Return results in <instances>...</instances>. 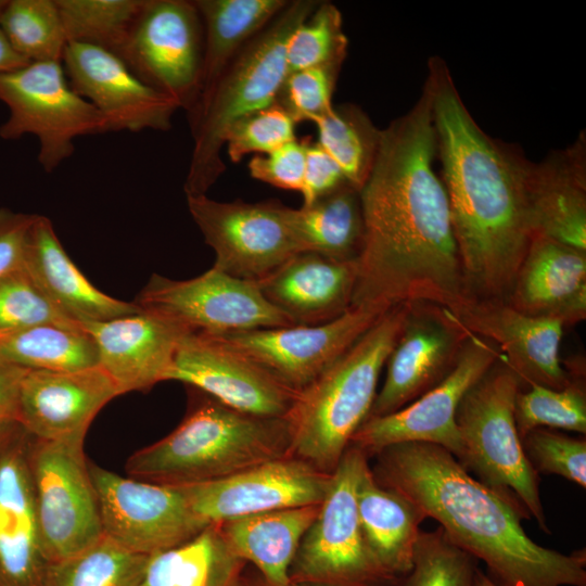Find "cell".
Returning <instances> with one entry per match:
<instances>
[{"instance_id":"obj_1","label":"cell","mask_w":586,"mask_h":586,"mask_svg":"<svg viewBox=\"0 0 586 586\" xmlns=\"http://www.w3.org/2000/svg\"><path fill=\"white\" fill-rule=\"evenodd\" d=\"M436 133L428 88L381 130L359 190L365 224L352 307L426 302L453 309L467 298L447 193L434 170Z\"/></svg>"},{"instance_id":"obj_2","label":"cell","mask_w":586,"mask_h":586,"mask_svg":"<svg viewBox=\"0 0 586 586\" xmlns=\"http://www.w3.org/2000/svg\"><path fill=\"white\" fill-rule=\"evenodd\" d=\"M428 69L424 86L467 297L507 301L534 237L530 161L482 130L442 58H430Z\"/></svg>"},{"instance_id":"obj_3","label":"cell","mask_w":586,"mask_h":586,"mask_svg":"<svg viewBox=\"0 0 586 586\" xmlns=\"http://www.w3.org/2000/svg\"><path fill=\"white\" fill-rule=\"evenodd\" d=\"M374 479L415 502L460 549L483 561L497 586H586L585 549L545 548L524 532L515 500L473 477L445 448L400 443L377 455Z\"/></svg>"},{"instance_id":"obj_4","label":"cell","mask_w":586,"mask_h":586,"mask_svg":"<svg viewBox=\"0 0 586 586\" xmlns=\"http://www.w3.org/2000/svg\"><path fill=\"white\" fill-rule=\"evenodd\" d=\"M289 448L284 418L244 413L206 395L168 435L135 451L125 470L140 481L188 486L290 456Z\"/></svg>"},{"instance_id":"obj_5","label":"cell","mask_w":586,"mask_h":586,"mask_svg":"<svg viewBox=\"0 0 586 586\" xmlns=\"http://www.w3.org/2000/svg\"><path fill=\"white\" fill-rule=\"evenodd\" d=\"M409 304L388 308L321 375L298 392L284 420L289 455L332 474L369 417L380 373L404 328Z\"/></svg>"},{"instance_id":"obj_6","label":"cell","mask_w":586,"mask_h":586,"mask_svg":"<svg viewBox=\"0 0 586 586\" xmlns=\"http://www.w3.org/2000/svg\"><path fill=\"white\" fill-rule=\"evenodd\" d=\"M320 1L295 0L230 61L188 113L193 149L186 196L206 194L225 171L221 158L229 128L239 119L277 103L288 76L286 42Z\"/></svg>"},{"instance_id":"obj_7","label":"cell","mask_w":586,"mask_h":586,"mask_svg":"<svg viewBox=\"0 0 586 586\" xmlns=\"http://www.w3.org/2000/svg\"><path fill=\"white\" fill-rule=\"evenodd\" d=\"M521 384L500 356L467 392L456 417L463 445L459 462L480 482L518 501L549 533L538 473L525 456L515 425L514 400Z\"/></svg>"},{"instance_id":"obj_8","label":"cell","mask_w":586,"mask_h":586,"mask_svg":"<svg viewBox=\"0 0 586 586\" xmlns=\"http://www.w3.org/2000/svg\"><path fill=\"white\" fill-rule=\"evenodd\" d=\"M368 457L349 446L332 473L318 515L304 534L289 570L304 586H393L365 543L356 489Z\"/></svg>"},{"instance_id":"obj_9","label":"cell","mask_w":586,"mask_h":586,"mask_svg":"<svg viewBox=\"0 0 586 586\" xmlns=\"http://www.w3.org/2000/svg\"><path fill=\"white\" fill-rule=\"evenodd\" d=\"M0 101L9 109L0 137L35 136L46 173L74 154L78 137L109 132L101 113L71 87L62 62H30L0 72Z\"/></svg>"},{"instance_id":"obj_10","label":"cell","mask_w":586,"mask_h":586,"mask_svg":"<svg viewBox=\"0 0 586 586\" xmlns=\"http://www.w3.org/2000/svg\"><path fill=\"white\" fill-rule=\"evenodd\" d=\"M28 463L48 561L66 560L95 544L104 534L84 442L30 435Z\"/></svg>"},{"instance_id":"obj_11","label":"cell","mask_w":586,"mask_h":586,"mask_svg":"<svg viewBox=\"0 0 586 586\" xmlns=\"http://www.w3.org/2000/svg\"><path fill=\"white\" fill-rule=\"evenodd\" d=\"M133 303L188 333L221 335L294 326L264 297L256 282L214 266L189 280L153 273Z\"/></svg>"},{"instance_id":"obj_12","label":"cell","mask_w":586,"mask_h":586,"mask_svg":"<svg viewBox=\"0 0 586 586\" xmlns=\"http://www.w3.org/2000/svg\"><path fill=\"white\" fill-rule=\"evenodd\" d=\"M203 49V24L193 1L144 0L117 56L189 113L201 91Z\"/></svg>"},{"instance_id":"obj_13","label":"cell","mask_w":586,"mask_h":586,"mask_svg":"<svg viewBox=\"0 0 586 586\" xmlns=\"http://www.w3.org/2000/svg\"><path fill=\"white\" fill-rule=\"evenodd\" d=\"M500 356L495 344L471 333L454 368L440 383L395 412L368 417L349 446L369 458L395 444L429 443L445 448L460 461L463 445L456 419L459 405Z\"/></svg>"},{"instance_id":"obj_14","label":"cell","mask_w":586,"mask_h":586,"mask_svg":"<svg viewBox=\"0 0 586 586\" xmlns=\"http://www.w3.org/2000/svg\"><path fill=\"white\" fill-rule=\"evenodd\" d=\"M187 205L216 254L214 267L232 277L256 282L302 252L290 207L278 201L218 202L202 194L187 196Z\"/></svg>"},{"instance_id":"obj_15","label":"cell","mask_w":586,"mask_h":586,"mask_svg":"<svg viewBox=\"0 0 586 586\" xmlns=\"http://www.w3.org/2000/svg\"><path fill=\"white\" fill-rule=\"evenodd\" d=\"M89 470L103 534L131 552L150 556L179 546L209 525L180 487L124 477L91 462Z\"/></svg>"},{"instance_id":"obj_16","label":"cell","mask_w":586,"mask_h":586,"mask_svg":"<svg viewBox=\"0 0 586 586\" xmlns=\"http://www.w3.org/2000/svg\"><path fill=\"white\" fill-rule=\"evenodd\" d=\"M386 310L351 307L340 317L320 324L255 329L215 336L298 393L321 375Z\"/></svg>"},{"instance_id":"obj_17","label":"cell","mask_w":586,"mask_h":586,"mask_svg":"<svg viewBox=\"0 0 586 586\" xmlns=\"http://www.w3.org/2000/svg\"><path fill=\"white\" fill-rule=\"evenodd\" d=\"M470 334L448 308L410 303L369 417L395 412L440 383L454 368Z\"/></svg>"},{"instance_id":"obj_18","label":"cell","mask_w":586,"mask_h":586,"mask_svg":"<svg viewBox=\"0 0 586 586\" xmlns=\"http://www.w3.org/2000/svg\"><path fill=\"white\" fill-rule=\"evenodd\" d=\"M167 381L186 383L238 411L284 418L297 392L219 337L184 333Z\"/></svg>"},{"instance_id":"obj_19","label":"cell","mask_w":586,"mask_h":586,"mask_svg":"<svg viewBox=\"0 0 586 586\" xmlns=\"http://www.w3.org/2000/svg\"><path fill=\"white\" fill-rule=\"evenodd\" d=\"M331 481L332 474L286 456L222 480L177 487L183 492L193 512L211 524L273 510L320 505Z\"/></svg>"},{"instance_id":"obj_20","label":"cell","mask_w":586,"mask_h":586,"mask_svg":"<svg viewBox=\"0 0 586 586\" xmlns=\"http://www.w3.org/2000/svg\"><path fill=\"white\" fill-rule=\"evenodd\" d=\"M62 64L71 87L101 113L109 132L170 129L178 104L139 79L116 54L69 42Z\"/></svg>"},{"instance_id":"obj_21","label":"cell","mask_w":586,"mask_h":586,"mask_svg":"<svg viewBox=\"0 0 586 586\" xmlns=\"http://www.w3.org/2000/svg\"><path fill=\"white\" fill-rule=\"evenodd\" d=\"M450 311L467 330L499 348L521 383L561 390L575 379L560 359L562 321L531 316L496 300L467 297Z\"/></svg>"},{"instance_id":"obj_22","label":"cell","mask_w":586,"mask_h":586,"mask_svg":"<svg viewBox=\"0 0 586 586\" xmlns=\"http://www.w3.org/2000/svg\"><path fill=\"white\" fill-rule=\"evenodd\" d=\"M29 440L17 421L0 428V586H43L51 564L40 538Z\"/></svg>"},{"instance_id":"obj_23","label":"cell","mask_w":586,"mask_h":586,"mask_svg":"<svg viewBox=\"0 0 586 586\" xmlns=\"http://www.w3.org/2000/svg\"><path fill=\"white\" fill-rule=\"evenodd\" d=\"M119 395L99 366L78 371L25 370L16 421L39 440L84 442L98 412Z\"/></svg>"},{"instance_id":"obj_24","label":"cell","mask_w":586,"mask_h":586,"mask_svg":"<svg viewBox=\"0 0 586 586\" xmlns=\"http://www.w3.org/2000/svg\"><path fill=\"white\" fill-rule=\"evenodd\" d=\"M80 326L93 339L99 367L113 380L120 395L148 391L167 381L180 339L188 333L144 310Z\"/></svg>"},{"instance_id":"obj_25","label":"cell","mask_w":586,"mask_h":586,"mask_svg":"<svg viewBox=\"0 0 586 586\" xmlns=\"http://www.w3.org/2000/svg\"><path fill=\"white\" fill-rule=\"evenodd\" d=\"M356 260H335L313 252L293 255L256 281L264 297L294 324L331 321L352 307Z\"/></svg>"},{"instance_id":"obj_26","label":"cell","mask_w":586,"mask_h":586,"mask_svg":"<svg viewBox=\"0 0 586 586\" xmlns=\"http://www.w3.org/2000/svg\"><path fill=\"white\" fill-rule=\"evenodd\" d=\"M515 309L558 319L564 327L586 317V251L535 234L507 301Z\"/></svg>"},{"instance_id":"obj_27","label":"cell","mask_w":586,"mask_h":586,"mask_svg":"<svg viewBox=\"0 0 586 586\" xmlns=\"http://www.w3.org/2000/svg\"><path fill=\"white\" fill-rule=\"evenodd\" d=\"M585 135L564 150L527 165V194L534 235L586 251Z\"/></svg>"},{"instance_id":"obj_28","label":"cell","mask_w":586,"mask_h":586,"mask_svg":"<svg viewBox=\"0 0 586 586\" xmlns=\"http://www.w3.org/2000/svg\"><path fill=\"white\" fill-rule=\"evenodd\" d=\"M22 267L43 295L79 324L141 311L133 302L116 300L98 290L72 262L46 216L36 214Z\"/></svg>"},{"instance_id":"obj_29","label":"cell","mask_w":586,"mask_h":586,"mask_svg":"<svg viewBox=\"0 0 586 586\" xmlns=\"http://www.w3.org/2000/svg\"><path fill=\"white\" fill-rule=\"evenodd\" d=\"M357 513L367 548L378 565L395 582L412 565L422 510L400 493L381 485L369 463L356 489Z\"/></svg>"},{"instance_id":"obj_30","label":"cell","mask_w":586,"mask_h":586,"mask_svg":"<svg viewBox=\"0 0 586 586\" xmlns=\"http://www.w3.org/2000/svg\"><path fill=\"white\" fill-rule=\"evenodd\" d=\"M320 505L251 514L217 525L228 547L255 565L266 586H290L291 563Z\"/></svg>"},{"instance_id":"obj_31","label":"cell","mask_w":586,"mask_h":586,"mask_svg":"<svg viewBox=\"0 0 586 586\" xmlns=\"http://www.w3.org/2000/svg\"><path fill=\"white\" fill-rule=\"evenodd\" d=\"M245 564L211 523L192 539L146 556L137 586H244Z\"/></svg>"},{"instance_id":"obj_32","label":"cell","mask_w":586,"mask_h":586,"mask_svg":"<svg viewBox=\"0 0 586 586\" xmlns=\"http://www.w3.org/2000/svg\"><path fill=\"white\" fill-rule=\"evenodd\" d=\"M204 34L199 98L239 51L289 3L285 0H195ZM199 100V99H198Z\"/></svg>"},{"instance_id":"obj_33","label":"cell","mask_w":586,"mask_h":586,"mask_svg":"<svg viewBox=\"0 0 586 586\" xmlns=\"http://www.w3.org/2000/svg\"><path fill=\"white\" fill-rule=\"evenodd\" d=\"M290 220L302 252L335 260H356L365 224L359 191L345 183L308 206L290 208Z\"/></svg>"},{"instance_id":"obj_34","label":"cell","mask_w":586,"mask_h":586,"mask_svg":"<svg viewBox=\"0 0 586 586\" xmlns=\"http://www.w3.org/2000/svg\"><path fill=\"white\" fill-rule=\"evenodd\" d=\"M0 357L26 370L78 371L99 366L97 345L81 326L43 323L0 336Z\"/></svg>"},{"instance_id":"obj_35","label":"cell","mask_w":586,"mask_h":586,"mask_svg":"<svg viewBox=\"0 0 586 586\" xmlns=\"http://www.w3.org/2000/svg\"><path fill=\"white\" fill-rule=\"evenodd\" d=\"M313 123L318 129V143L340 166L346 181L359 191L373 166L381 129L351 103L333 106Z\"/></svg>"},{"instance_id":"obj_36","label":"cell","mask_w":586,"mask_h":586,"mask_svg":"<svg viewBox=\"0 0 586 586\" xmlns=\"http://www.w3.org/2000/svg\"><path fill=\"white\" fill-rule=\"evenodd\" d=\"M0 30L28 62H62L68 44L55 0H5Z\"/></svg>"},{"instance_id":"obj_37","label":"cell","mask_w":586,"mask_h":586,"mask_svg":"<svg viewBox=\"0 0 586 586\" xmlns=\"http://www.w3.org/2000/svg\"><path fill=\"white\" fill-rule=\"evenodd\" d=\"M69 42L116 55L124 48L144 0H55Z\"/></svg>"},{"instance_id":"obj_38","label":"cell","mask_w":586,"mask_h":586,"mask_svg":"<svg viewBox=\"0 0 586 586\" xmlns=\"http://www.w3.org/2000/svg\"><path fill=\"white\" fill-rule=\"evenodd\" d=\"M145 558L103 535L88 549L51 563L43 586H137Z\"/></svg>"},{"instance_id":"obj_39","label":"cell","mask_w":586,"mask_h":586,"mask_svg":"<svg viewBox=\"0 0 586 586\" xmlns=\"http://www.w3.org/2000/svg\"><path fill=\"white\" fill-rule=\"evenodd\" d=\"M342 22V14L334 4L320 1L288 39V73L316 67L340 71L348 46Z\"/></svg>"},{"instance_id":"obj_40","label":"cell","mask_w":586,"mask_h":586,"mask_svg":"<svg viewBox=\"0 0 586 586\" xmlns=\"http://www.w3.org/2000/svg\"><path fill=\"white\" fill-rule=\"evenodd\" d=\"M514 419L520 437L538 429H560L586 433V393L581 379L561 390L539 384L519 391L514 400Z\"/></svg>"},{"instance_id":"obj_41","label":"cell","mask_w":586,"mask_h":586,"mask_svg":"<svg viewBox=\"0 0 586 586\" xmlns=\"http://www.w3.org/2000/svg\"><path fill=\"white\" fill-rule=\"evenodd\" d=\"M475 559L456 546L440 526L420 531L412 565L393 586H473Z\"/></svg>"},{"instance_id":"obj_42","label":"cell","mask_w":586,"mask_h":586,"mask_svg":"<svg viewBox=\"0 0 586 586\" xmlns=\"http://www.w3.org/2000/svg\"><path fill=\"white\" fill-rule=\"evenodd\" d=\"M43 323L80 327L43 295L23 267L0 277V336Z\"/></svg>"},{"instance_id":"obj_43","label":"cell","mask_w":586,"mask_h":586,"mask_svg":"<svg viewBox=\"0 0 586 586\" xmlns=\"http://www.w3.org/2000/svg\"><path fill=\"white\" fill-rule=\"evenodd\" d=\"M525 456L538 473L556 474L586 487V441L538 428L522 438Z\"/></svg>"},{"instance_id":"obj_44","label":"cell","mask_w":586,"mask_h":586,"mask_svg":"<svg viewBox=\"0 0 586 586\" xmlns=\"http://www.w3.org/2000/svg\"><path fill=\"white\" fill-rule=\"evenodd\" d=\"M293 118L277 103L235 122L225 139L234 163L250 153H270L295 140Z\"/></svg>"},{"instance_id":"obj_45","label":"cell","mask_w":586,"mask_h":586,"mask_svg":"<svg viewBox=\"0 0 586 586\" xmlns=\"http://www.w3.org/2000/svg\"><path fill=\"white\" fill-rule=\"evenodd\" d=\"M337 69L307 68L289 73L277 98L295 123L316 120L329 113L336 85Z\"/></svg>"},{"instance_id":"obj_46","label":"cell","mask_w":586,"mask_h":586,"mask_svg":"<svg viewBox=\"0 0 586 586\" xmlns=\"http://www.w3.org/2000/svg\"><path fill=\"white\" fill-rule=\"evenodd\" d=\"M307 138L296 139L268 153L255 155L249 162L250 175L273 187L302 191Z\"/></svg>"},{"instance_id":"obj_47","label":"cell","mask_w":586,"mask_h":586,"mask_svg":"<svg viewBox=\"0 0 586 586\" xmlns=\"http://www.w3.org/2000/svg\"><path fill=\"white\" fill-rule=\"evenodd\" d=\"M348 183L336 162L318 142L306 141L305 169L302 188L303 206Z\"/></svg>"},{"instance_id":"obj_48","label":"cell","mask_w":586,"mask_h":586,"mask_svg":"<svg viewBox=\"0 0 586 586\" xmlns=\"http://www.w3.org/2000/svg\"><path fill=\"white\" fill-rule=\"evenodd\" d=\"M36 214L0 207V277L23 266L30 227Z\"/></svg>"},{"instance_id":"obj_49","label":"cell","mask_w":586,"mask_h":586,"mask_svg":"<svg viewBox=\"0 0 586 586\" xmlns=\"http://www.w3.org/2000/svg\"><path fill=\"white\" fill-rule=\"evenodd\" d=\"M25 370L0 357V425L16 421L18 388Z\"/></svg>"},{"instance_id":"obj_50","label":"cell","mask_w":586,"mask_h":586,"mask_svg":"<svg viewBox=\"0 0 586 586\" xmlns=\"http://www.w3.org/2000/svg\"><path fill=\"white\" fill-rule=\"evenodd\" d=\"M28 63L30 62L22 58L11 48L0 30V72L15 69Z\"/></svg>"},{"instance_id":"obj_51","label":"cell","mask_w":586,"mask_h":586,"mask_svg":"<svg viewBox=\"0 0 586 586\" xmlns=\"http://www.w3.org/2000/svg\"><path fill=\"white\" fill-rule=\"evenodd\" d=\"M473 586H497L483 571L479 568L475 571Z\"/></svg>"},{"instance_id":"obj_52","label":"cell","mask_w":586,"mask_h":586,"mask_svg":"<svg viewBox=\"0 0 586 586\" xmlns=\"http://www.w3.org/2000/svg\"><path fill=\"white\" fill-rule=\"evenodd\" d=\"M244 586H266V585L264 584L262 577L258 574L254 577H250L249 575H246Z\"/></svg>"},{"instance_id":"obj_53","label":"cell","mask_w":586,"mask_h":586,"mask_svg":"<svg viewBox=\"0 0 586 586\" xmlns=\"http://www.w3.org/2000/svg\"><path fill=\"white\" fill-rule=\"evenodd\" d=\"M4 3H5V0H0V12H1V10H2Z\"/></svg>"},{"instance_id":"obj_54","label":"cell","mask_w":586,"mask_h":586,"mask_svg":"<svg viewBox=\"0 0 586 586\" xmlns=\"http://www.w3.org/2000/svg\"><path fill=\"white\" fill-rule=\"evenodd\" d=\"M290 586H304V585L290 584Z\"/></svg>"},{"instance_id":"obj_55","label":"cell","mask_w":586,"mask_h":586,"mask_svg":"<svg viewBox=\"0 0 586 586\" xmlns=\"http://www.w3.org/2000/svg\"><path fill=\"white\" fill-rule=\"evenodd\" d=\"M8 423V422H7ZM5 424V423H4ZM3 424L0 425V428L2 426Z\"/></svg>"},{"instance_id":"obj_56","label":"cell","mask_w":586,"mask_h":586,"mask_svg":"<svg viewBox=\"0 0 586 586\" xmlns=\"http://www.w3.org/2000/svg\"><path fill=\"white\" fill-rule=\"evenodd\" d=\"M232 586H238V585H232Z\"/></svg>"}]
</instances>
